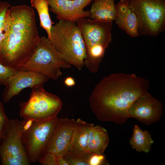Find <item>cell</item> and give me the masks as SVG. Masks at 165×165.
<instances>
[{"instance_id": "obj_18", "label": "cell", "mask_w": 165, "mask_h": 165, "mask_svg": "<svg viewBox=\"0 0 165 165\" xmlns=\"http://www.w3.org/2000/svg\"><path fill=\"white\" fill-rule=\"evenodd\" d=\"M154 142L149 132L142 130L137 125H134L133 134L129 141L132 148L137 152L148 153L150 151Z\"/></svg>"}, {"instance_id": "obj_4", "label": "cell", "mask_w": 165, "mask_h": 165, "mask_svg": "<svg viewBox=\"0 0 165 165\" xmlns=\"http://www.w3.org/2000/svg\"><path fill=\"white\" fill-rule=\"evenodd\" d=\"M50 41L63 58L79 70L84 66L86 50L81 31L75 22L60 20L52 26Z\"/></svg>"}, {"instance_id": "obj_23", "label": "cell", "mask_w": 165, "mask_h": 165, "mask_svg": "<svg viewBox=\"0 0 165 165\" xmlns=\"http://www.w3.org/2000/svg\"><path fill=\"white\" fill-rule=\"evenodd\" d=\"M38 161L42 165H57L56 156L50 152L44 153Z\"/></svg>"}, {"instance_id": "obj_28", "label": "cell", "mask_w": 165, "mask_h": 165, "mask_svg": "<svg viewBox=\"0 0 165 165\" xmlns=\"http://www.w3.org/2000/svg\"><path fill=\"white\" fill-rule=\"evenodd\" d=\"M23 121L22 133L29 130L32 126L35 121L33 119L30 118L23 119Z\"/></svg>"}, {"instance_id": "obj_13", "label": "cell", "mask_w": 165, "mask_h": 165, "mask_svg": "<svg viewBox=\"0 0 165 165\" xmlns=\"http://www.w3.org/2000/svg\"><path fill=\"white\" fill-rule=\"evenodd\" d=\"M50 10L55 14L57 18L76 22L83 18H90L89 10H81L77 8L73 4L72 0H48Z\"/></svg>"}, {"instance_id": "obj_25", "label": "cell", "mask_w": 165, "mask_h": 165, "mask_svg": "<svg viewBox=\"0 0 165 165\" xmlns=\"http://www.w3.org/2000/svg\"><path fill=\"white\" fill-rule=\"evenodd\" d=\"M10 7L9 3L0 1V31L4 23L7 10Z\"/></svg>"}, {"instance_id": "obj_2", "label": "cell", "mask_w": 165, "mask_h": 165, "mask_svg": "<svg viewBox=\"0 0 165 165\" xmlns=\"http://www.w3.org/2000/svg\"><path fill=\"white\" fill-rule=\"evenodd\" d=\"M9 33L0 47V62L16 68L27 62L34 53L40 37L34 10L26 5L12 6Z\"/></svg>"}, {"instance_id": "obj_21", "label": "cell", "mask_w": 165, "mask_h": 165, "mask_svg": "<svg viewBox=\"0 0 165 165\" xmlns=\"http://www.w3.org/2000/svg\"><path fill=\"white\" fill-rule=\"evenodd\" d=\"M11 22V18L9 8L7 10L4 23L2 28L0 31V47L3 42L9 35Z\"/></svg>"}, {"instance_id": "obj_3", "label": "cell", "mask_w": 165, "mask_h": 165, "mask_svg": "<svg viewBox=\"0 0 165 165\" xmlns=\"http://www.w3.org/2000/svg\"><path fill=\"white\" fill-rule=\"evenodd\" d=\"M85 45L86 57L84 66L92 73L98 71L106 49L112 40L113 21L83 18L76 22Z\"/></svg>"}, {"instance_id": "obj_8", "label": "cell", "mask_w": 165, "mask_h": 165, "mask_svg": "<svg viewBox=\"0 0 165 165\" xmlns=\"http://www.w3.org/2000/svg\"><path fill=\"white\" fill-rule=\"evenodd\" d=\"M59 119L57 116L48 120L34 121L31 128L22 133L23 144L30 162H37L44 154Z\"/></svg>"}, {"instance_id": "obj_26", "label": "cell", "mask_w": 165, "mask_h": 165, "mask_svg": "<svg viewBox=\"0 0 165 165\" xmlns=\"http://www.w3.org/2000/svg\"><path fill=\"white\" fill-rule=\"evenodd\" d=\"M105 156L104 154H93L89 161V165H101L105 163Z\"/></svg>"}, {"instance_id": "obj_5", "label": "cell", "mask_w": 165, "mask_h": 165, "mask_svg": "<svg viewBox=\"0 0 165 165\" xmlns=\"http://www.w3.org/2000/svg\"><path fill=\"white\" fill-rule=\"evenodd\" d=\"M71 65L55 49L50 40L43 36L30 59L16 68L35 72L56 80L62 75L61 68H70Z\"/></svg>"}, {"instance_id": "obj_7", "label": "cell", "mask_w": 165, "mask_h": 165, "mask_svg": "<svg viewBox=\"0 0 165 165\" xmlns=\"http://www.w3.org/2000/svg\"><path fill=\"white\" fill-rule=\"evenodd\" d=\"M31 88L29 100L20 104V117L24 119L30 118L35 121H42L57 116L63 104L59 97L45 90L43 85Z\"/></svg>"}, {"instance_id": "obj_16", "label": "cell", "mask_w": 165, "mask_h": 165, "mask_svg": "<svg viewBox=\"0 0 165 165\" xmlns=\"http://www.w3.org/2000/svg\"><path fill=\"white\" fill-rule=\"evenodd\" d=\"M109 141L107 130L101 126H94L89 132L87 151L93 154H104Z\"/></svg>"}, {"instance_id": "obj_12", "label": "cell", "mask_w": 165, "mask_h": 165, "mask_svg": "<svg viewBox=\"0 0 165 165\" xmlns=\"http://www.w3.org/2000/svg\"><path fill=\"white\" fill-rule=\"evenodd\" d=\"M75 121L73 119L59 118L44 153H51L56 156H64L67 153L71 147Z\"/></svg>"}, {"instance_id": "obj_10", "label": "cell", "mask_w": 165, "mask_h": 165, "mask_svg": "<svg viewBox=\"0 0 165 165\" xmlns=\"http://www.w3.org/2000/svg\"><path fill=\"white\" fill-rule=\"evenodd\" d=\"M50 78L42 74L28 70L15 68L14 74L8 79L3 94L4 103L9 102L24 89L43 85Z\"/></svg>"}, {"instance_id": "obj_14", "label": "cell", "mask_w": 165, "mask_h": 165, "mask_svg": "<svg viewBox=\"0 0 165 165\" xmlns=\"http://www.w3.org/2000/svg\"><path fill=\"white\" fill-rule=\"evenodd\" d=\"M115 7L116 16L115 21L118 28L132 37H138L137 17L129 7L128 0L119 1L115 5Z\"/></svg>"}, {"instance_id": "obj_1", "label": "cell", "mask_w": 165, "mask_h": 165, "mask_svg": "<svg viewBox=\"0 0 165 165\" xmlns=\"http://www.w3.org/2000/svg\"><path fill=\"white\" fill-rule=\"evenodd\" d=\"M149 84V80L135 74L116 73L105 77L89 97L92 111L99 121L123 124L130 118L131 105L148 91Z\"/></svg>"}, {"instance_id": "obj_22", "label": "cell", "mask_w": 165, "mask_h": 165, "mask_svg": "<svg viewBox=\"0 0 165 165\" xmlns=\"http://www.w3.org/2000/svg\"><path fill=\"white\" fill-rule=\"evenodd\" d=\"M15 68L6 66L0 62V84L5 85L8 79L14 73Z\"/></svg>"}, {"instance_id": "obj_31", "label": "cell", "mask_w": 165, "mask_h": 165, "mask_svg": "<svg viewBox=\"0 0 165 165\" xmlns=\"http://www.w3.org/2000/svg\"><path fill=\"white\" fill-rule=\"evenodd\" d=\"M4 112L3 106L2 103L0 102V114Z\"/></svg>"}, {"instance_id": "obj_15", "label": "cell", "mask_w": 165, "mask_h": 165, "mask_svg": "<svg viewBox=\"0 0 165 165\" xmlns=\"http://www.w3.org/2000/svg\"><path fill=\"white\" fill-rule=\"evenodd\" d=\"M94 126V124L88 123L80 118L75 120L73 138L68 152L73 153L87 152L89 132Z\"/></svg>"}, {"instance_id": "obj_6", "label": "cell", "mask_w": 165, "mask_h": 165, "mask_svg": "<svg viewBox=\"0 0 165 165\" xmlns=\"http://www.w3.org/2000/svg\"><path fill=\"white\" fill-rule=\"evenodd\" d=\"M136 15L139 36L156 37L165 30V0H129Z\"/></svg>"}, {"instance_id": "obj_20", "label": "cell", "mask_w": 165, "mask_h": 165, "mask_svg": "<svg viewBox=\"0 0 165 165\" xmlns=\"http://www.w3.org/2000/svg\"><path fill=\"white\" fill-rule=\"evenodd\" d=\"M92 154L88 152L72 153L68 152L63 157L69 165H89V160Z\"/></svg>"}, {"instance_id": "obj_9", "label": "cell", "mask_w": 165, "mask_h": 165, "mask_svg": "<svg viewBox=\"0 0 165 165\" xmlns=\"http://www.w3.org/2000/svg\"><path fill=\"white\" fill-rule=\"evenodd\" d=\"M23 121L9 120L7 131L0 145V159L3 165H28L22 136Z\"/></svg>"}, {"instance_id": "obj_30", "label": "cell", "mask_w": 165, "mask_h": 165, "mask_svg": "<svg viewBox=\"0 0 165 165\" xmlns=\"http://www.w3.org/2000/svg\"><path fill=\"white\" fill-rule=\"evenodd\" d=\"M56 159L57 165H69L63 156H56Z\"/></svg>"}, {"instance_id": "obj_11", "label": "cell", "mask_w": 165, "mask_h": 165, "mask_svg": "<svg viewBox=\"0 0 165 165\" xmlns=\"http://www.w3.org/2000/svg\"><path fill=\"white\" fill-rule=\"evenodd\" d=\"M163 113L161 102L152 97L148 91L140 96L130 108V117L134 118L145 125L159 121Z\"/></svg>"}, {"instance_id": "obj_32", "label": "cell", "mask_w": 165, "mask_h": 165, "mask_svg": "<svg viewBox=\"0 0 165 165\" xmlns=\"http://www.w3.org/2000/svg\"><path fill=\"white\" fill-rule=\"evenodd\" d=\"M129 0H120L119 1L125 2L128 1Z\"/></svg>"}, {"instance_id": "obj_27", "label": "cell", "mask_w": 165, "mask_h": 165, "mask_svg": "<svg viewBox=\"0 0 165 165\" xmlns=\"http://www.w3.org/2000/svg\"><path fill=\"white\" fill-rule=\"evenodd\" d=\"M93 0H72L73 5L78 9L82 10Z\"/></svg>"}, {"instance_id": "obj_29", "label": "cell", "mask_w": 165, "mask_h": 165, "mask_svg": "<svg viewBox=\"0 0 165 165\" xmlns=\"http://www.w3.org/2000/svg\"><path fill=\"white\" fill-rule=\"evenodd\" d=\"M64 83L65 86L69 87H72L75 84V79L71 77H68L64 79Z\"/></svg>"}, {"instance_id": "obj_19", "label": "cell", "mask_w": 165, "mask_h": 165, "mask_svg": "<svg viewBox=\"0 0 165 165\" xmlns=\"http://www.w3.org/2000/svg\"><path fill=\"white\" fill-rule=\"evenodd\" d=\"M31 4L38 13L40 26L46 31L48 38L50 40L51 29L54 22L52 21L49 14L48 0H31Z\"/></svg>"}, {"instance_id": "obj_24", "label": "cell", "mask_w": 165, "mask_h": 165, "mask_svg": "<svg viewBox=\"0 0 165 165\" xmlns=\"http://www.w3.org/2000/svg\"><path fill=\"white\" fill-rule=\"evenodd\" d=\"M9 120L4 112L0 114V139H3L6 133Z\"/></svg>"}, {"instance_id": "obj_17", "label": "cell", "mask_w": 165, "mask_h": 165, "mask_svg": "<svg viewBox=\"0 0 165 165\" xmlns=\"http://www.w3.org/2000/svg\"><path fill=\"white\" fill-rule=\"evenodd\" d=\"M90 12V18L94 20L113 21L116 18L114 0H95Z\"/></svg>"}]
</instances>
